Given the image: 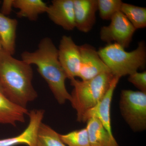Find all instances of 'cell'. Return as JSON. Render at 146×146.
Segmentation results:
<instances>
[{"mask_svg":"<svg viewBox=\"0 0 146 146\" xmlns=\"http://www.w3.org/2000/svg\"><path fill=\"white\" fill-rule=\"evenodd\" d=\"M98 52L112 74L119 78L137 72L146 64L144 41L139 42L136 49L131 52L126 51L121 46L113 43L101 48Z\"/></svg>","mask_w":146,"mask_h":146,"instance_id":"cell-4","label":"cell"},{"mask_svg":"<svg viewBox=\"0 0 146 146\" xmlns=\"http://www.w3.org/2000/svg\"><path fill=\"white\" fill-rule=\"evenodd\" d=\"M60 137L67 146H91L86 128L60 134Z\"/></svg>","mask_w":146,"mask_h":146,"instance_id":"cell-19","label":"cell"},{"mask_svg":"<svg viewBox=\"0 0 146 146\" xmlns=\"http://www.w3.org/2000/svg\"><path fill=\"white\" fill-rule=\"evenodd\" d=\"M3 49L2 45L1 42V39H0V51Z\"/></svg>","mask_w":146,"mask_h":146,"instance_id":"cell-23","label":"cell"},{"mask_svg":"<svg viewBox=\"0 0 146 146\" xmlns=\"http://www.w3.org/2000/svg\"><path fill=\"white\" fill-rule=\"evenodd\" d=\"M79 48L80 64L78 77L82 80H89L103 73L111 72L95 48L84 44L79 46Z\"/></svg>","mask_w":146,"mask_h":146,"instance_id":"cell-8","label":"cell"},{"mask_svg":"<svg viewBox=\"0 0 146 146\" xmlns=\"http://www.w3.org/2000/svg\"><path fill=\"white\" fill-rule=\"evenodd\" d=\"M27 108L21 107L11 101L0 84V124L16 126L18 122L25 123L29 115Z\"/></svg>","mask_w":146,"mask_h":146,"instance_id":"cell-13","label":"cell"},{"mask_svg":"<svg viewBox=\"0 0 146 146\" xmlns=\"http://www.w3.org/2000/svg\"><path fill=\"white\" fill-rule=\"evenodd\" d=\"M31 65L3 49L0 51V84L5 94L14 103L27 108L38 96L32 84Z\"/></svg>","mask_w":146,"mask_h":146,"instance_id":"cell-1","label":"cell"},{"mask_svg":"<svg viewBox=\"0 0 146 146\" xmlns=\"http://www.w3.org/2000/svg\"><path fill=\"white\" fill-rule=\"evenodd\" d=\"M21 57L28 64L36 65L58 104L70 101L71 95L65 84L68 78L58 60V49L50 37L42 39L36 50L24 52Z\"/></svg>","mask_w":146,"mask_h":146,"instance_id":"cell-2","label":"cell"},{"mask_svg":"<svg viewBox=\"0 0 146 146\" xmlns=\"http://www.w3.org/2000/svg\"><path fill=\"white\" fill-rule=\"evenodd\" d=\"M13 6L18 9V18H25L33 21H36L40 14L46 13L48 7L42 0H13Z\"/></svg>","mask_w":146,"mask_h":146,"instance_id":"cell-16","label":"cell"},{"mask_svg":"<svg viewBox=\"0 0 146 146\" xmlns=\"http://www.w3.org/2000/svg\"><path fill=\"white\" fill-rule=\"evenodd\" d=\"M13 0H4L3 1L1 12L5 16L9 15L13 7Z\"/></svg>","mask_w":146,"mask_h":146,"instance_id":"cell-22","label":"cell"},{"mask_svg":"<svg viewBox=\"0 0 146 146\" xmlns=\"http://www.w3.org/2000/svg\"><path fill=\"white\" fill-rule=\"evenodd\" d=\"M36 146H67L60 139V134L52 128L42 123L38 131Z\"/></svg>","mask_w":146,"mask_h":146,"instance_id":"cell-18","label":"cell"},{"mask_svg":"<svg viewBox=\"0 0 146 146\" xmlns=\"http://www.w3.org/2000/svg\"><path fill=\"white\" fill-rule=\"evenodd\" d=\"M58 59L68 78L70 80L78 76L80 64L79 46L71 36H62L58 49Z\"/></svg>","mask_w":146,"mask_h":146,"instance_id":"cell-7","label":"cell"},{"mask_svg":"<svg viewBox=\"0 0 146 146\" xmlns=\"http://www.w3.org/2000/svg\"><path fill=\"white\" fill-rule=\"evenodd\" d=\"M76 28L89 32L94 27L98 10V0H73Z\"/></svg>","mask_w":146,"mask_h":146,"instance_id":"cell-12","label":"cell"},{"mask_svg":"<svg viewBox=\"0 0 146 146\" xmlns=\"http://www.w3.org/2000/svg\"><path fill=\"white\" fill-rule=\"evenodd\" d=\"M46 13L53 23L65 30L75 28L73 0H53Z\"/></svg>","mask_w":146,"mask_h":146,"instance_id":"cell-10","label":"cell"},{"mask_svg":"<svg viewBox=\"0 0 146 146\" xmlns=\"http://www.w3.org/2000/svg\"><path fill=\"white\" fill-rule=\"evenodd\" d=\"M18 22L0 12V39L3 49L13 55L16 50V30Z\"/></svg>","mask_w":146,"mask_h":146,"instance_id":"cell-15","label":"cell"},{"mask_svg":"<svg viewBox=\"0 0 146 146\" xmlns=\"http://www.w3.org/2000/svg\"><path fill=\"white\" fill-rule=\"evenodd\" d=\"M120 79L118 77H114L109 89L104 97L96 106L85 113L82 122H86L87 120L91 118H97L108 132L111 135H113L111 127L110 107L113 94Z\"/></svg>","mask_w":146,"mask_h":146,"instance_id":"cell-11","label":"cell"},{"mask_svg":"<svg viewBox=\"0 0 146 146\" xmlns=\"http://www.w3.org/2000/svg\"><path fill=\"white\" fill-rule=\"evenodd\" d=\"M109 25L103 27L100 32L103 42L108 44L112 42L123 48H127L130 44L136 29L121 11L115 14L111 19Z\"/></svg>","mask_w":146,"mask_h":146,"instance_id":"cell-6","label":"cell"},{"mask_svg":"<svg viewBox=\"0 0 146 146\" xmlns=\"http://www.w3.org/2000/svg\"><path fill=\"white\" fill-rule=\"evenodd\" d=\"M119 108L121 115L135 132L146 129V93L131 90H122Z\"/></svg>","mask_w":146,"mask_h":146,"instance_id":"cell-5","label":"cell"},{"mask_svg":"<svg viewBox=\"0 0 146 146\" xmlns=\"http://www.w3.org/2000/svg\"><path fill=\"white\" fill-rule=\"evenodd\" d=\"M128 80L132 83L139 91L146 93V72L133 73L129 75Z\"/></svg>","mask_w":146,"mask_h":146,"instance_id":"cell-21","label":"cell"},{"mask_svg":"<svg viewBox=\"0 0 146 146\" xmlns=\"http://www.w3.org/2000/svg\"><path fill=\"white\" fill-rule=\"evenodd\" d=\"M121 0H98V10L103 20H111L116 13L121 10L122 5Z\"/></svg>","mask_w":146,"mask_h":146,"instance_id":"cell-20","label":"cell"},{"mask_svg":"<svg viewBox=\"0 0 146 146\" xmlns=\"http://www.w3.org/2000/svg\"><path fill=\"white\" fill-rule=\"evenodd\" d=\"M114 77L111 72H106L89 80H70L73 89L70 102L76 112L78 121L82 122L85 113L104 97Z\"/></svg>","mask_w":146,"mask_h":146,"instance_id":"cell-3","label":"cell"},{"mask_svg":"<svg viewBox=\"0 0 146 146\" xmlns=\"http://www.w3.org/2000/svg\"><path fill=\"white\" fill-rule=\"evenodd\" d=\"M120 11L136 29L146 27V8L123 3Z\"/></svg>","mask_w":146,"mask_h":146,"instance_id":"cell-17","label":"cell"},{"mask_svg":"<svg viewBox=\"0 0 146 146\" xmlns=\"http://www.w3.org/2000/svg\"><path fill=\"white\" fill-rule=\"evenodd\" d=\"M45 112L42 109H34L29 112L28 125L19 135L11 138L0 139V146H15L24 144L36 146L37 135L42 123Z\"/></svg>","mask_w":146,"mask_h":146,"instance_id":"cell-9","label":"cell"},{"mask_svg":"<svg viewBox=\"0 0 146 146\" xmlns=\"http://www.w3.org/2000/svg\"><path fill=\"white\" fill-rule=\"evenodd\" d=\"M86 123L91 146H119L113 135L108 132L97 118H90Z\"/></svg>","mask_w":146,"mask_h":146,"instance_id":"cell-14","label":"cell"}]
</instances>
